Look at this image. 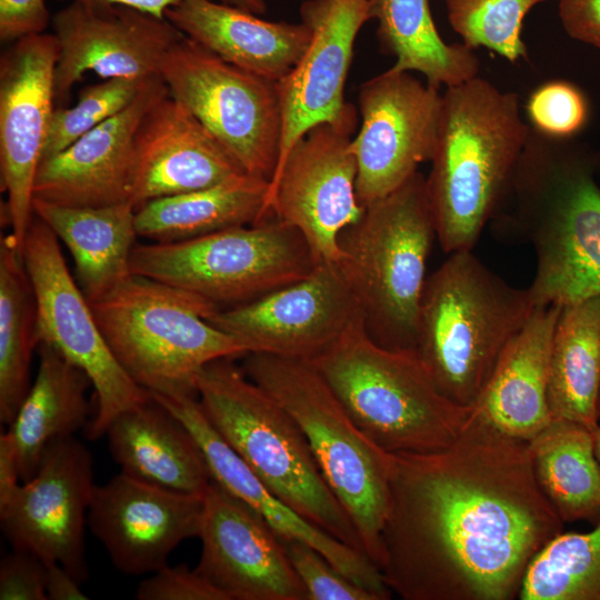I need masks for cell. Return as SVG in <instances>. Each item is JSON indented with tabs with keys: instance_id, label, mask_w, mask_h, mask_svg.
<instances>
[{
	"instance_id": "6da1fadb",
	"label": "cell",
	"mask_w": 600,
	"mask_h": 600,
	"mask_svg": "<svg viewBox=\"0 0 600 600\" xmlns=\"http://www.w3.org/2000/svg\"><path fill=\"white\" fill-rule=\"evenodd\" d=\"M563 524L538 484L528 441L472 409L449 447L390 453L379 569L404 600H511Z\"/></svg>"
},
{
	"instance_id": "7a4b0ae2",
	"label": "cell",
	"mask_w": 600,
	"mask_h": 600,
	"mask_svg": "<svg viewBox=\"0 0 600 600\" xmlns=\"http://www.w3.org/2000/svg\"><path fill=\"white\" fill-rule=\"evenodd\" d=\"M570 139L530 126L503 202H511L510 220L536 252L528 288L536 306L600 297V162Z\"/></svg>"
},
{
	"instance_id": "3957f363",
	"label": "cell",
	"mask_w": 600,
	"mask_h": 600,
	"mask_svg": "<svg viewBox=\"0 0 600 600\" xmlns=\"http://www.w3.org/2000/svg\"><path fill=\"white\" fill-rule=\"evenodd\" d=\"M529 131L517 93L480 76L446 88L426 177L437 240L446 252L471 250L497 216Z\"/></svg>"
},
{
	"instance_id": "277c9868",
	"label": "cell",
	"mask_w": 600,
	"mask_h": 600,
	"mask_svg": "<svg viewBox=\"0 0 600 600\" xmlns=\"http://www.w3.org/2000/svg\"><path fill=\"white\" fill-rule=\"evenodd\" d=\"M534 308L528 288L510 286L471 250L451 252L428 276L416 353L446 398L473 408Z\"/></svg>"
},
{
	"instance_id": "5b68a950",
	"label": "cell",
	"mask_w": 600,
	"mask_h": 600,
	"mask_svg": "<svg viewBox=\"0 0 600 600\" xmlns=\"http://www.w3.org/2000/svg\"><path fill=\"white\" fill-rule=\"evenodd\" d=\"M436 239L420 171L364 207L341 232L337 263L357 300L366 333L379 346L416 352L427 262Z\"/></svg>"
},
{
	"instance_id": "8992f818",
	"label": "cell",
	"mask_w": 600,
	"mask_h": 600,
	"mask_svg": "<svg viewBox=\"0 0 600 600\" xmlns=\"http://www.w3.org/2000/svg\"><path fill=\"white\" fill-rule=\"evenodd\" d=\"M196 388L212 427L272 493L318 528L363 552L352 521L322 477L301 429L246 376L234 358L206 364Z\"/></svg>"
},
{
	"instance_id": "52a82bcc",
	"label": "cell",
	"mask_w": 600,
	"mask_h": 600,
	"mask_svg": "<svg viewBox=\"0 0 600 600\" xmlns=\"http://www.w3.org/2000/svg\"><path fill=\"white\" fill-rule=\"evenodd\" d=\"M309 363L361 432L388 453L447 448L472 414L440 392L416 352L379 346L362 319Z\"/></svg>"
},
{
	"instance_id": "ba28073f",
	"label": "cell",
	"mask_w": 600,
	"mask_h": 600,
	"mask_svg": "<svg viewBox=\"0 0 600 600\" xmlns=\"http://www.w3.org/2000/svg\"><path fill=\"white\" fill-rule=\"evenodd\" d=\"M90 307L118 362L149 393L197 396L206 364L249 353L206 320L216 306L150 278L131 274Z\"/></svg>"
},
{
	"instance_id": "9c48e42d",
	"label": "cell",
	"mask_w": 600,
	"mask_h": 600,
	"mask_svg": "<svg viewBox=\"0 0 600 600\" xmlns=\"http://www.w3.org/2000/svg\"><path fill=\"white\" fill-rule=\"evenodd\" d=\"M241 368L294 419L322 477L352 521L363 552L379 568L389 511L390 453L361 432L309 362L249 352Z\"/></svg>"
},
{
	"instance_id": "30bf717a",
	"label": "cell",
	"mask_w": 600,
	"mask_h": 600,
	"mask_svg": "<svg viewBox=\"0 0 600 600\" xmlns=\"http://www.w3.org/2000/svg\"><path fill=\"white\" fill-rule=\"evenodd\" d=\"M319 263L302 233L273 216L176 242L136 244L132 274L197 294L220 309L297 282Z\"/></svg>"
},
{
	"instance_id": "8fae6325",
	"label": "cell",
	"mask_w": 600,
	"mask_h": 600,
	"mask_svg": "<svg viewBox=\"0 0 600 600\" xmlns=\"http://www.w3.org/2000/svg\"><path fill=\"white\" fill-rule=\"evenodd\" d=\"M160 77L248 174L272 179L282 139L278 82L238 68L183 37Z\"/></svg>"
},
{
	"instance_id": "7c38bea8",
	"label": "cell",
	"mask_w": 600,
	"mask_h": 600,
	"mask_svg": "<svg viewBox=\"0 0 600 600\" xmlns=\"http://www.w3.org/2000/svg\"><path fill=\"white\" fill-rule=\"evenodd\" d=\"M22 258L36 299L37 347H53L87 373L98 407L84 429L86 437H104L117 416L151 396L116 359L90 303L67 268L57 236L36 214L26 234Z\"/></svg>"
},
{
	"instance_id": "4fadbf2b",
	"label": "cell",
	"mask_w": 600,
	"mask_h": 600,
	"mask_svg": "<svg viewBox=\"0 0 600 600\" xmlns=\"http://www.w3.org/2000/svg\"><path fill=\"white\" fill-rule=\"evenodd\" d=\"M357 123V109L350 104L340 119L311 127L269 182L268 214L296 227L319 262H338L341 232L364 210L357 197L351 148Z\"/></svg>"
},
{
	"instance_id": "5bb4252c",
	"label": "cell",
	"mask_w": 600,
	"mask_h": 600,
	"mask_svg": "<svg viewBox=\"0 0 600 600\" xmlns=\"http://www.w3.org/2000/svg\"><path fill=\"white\" fill-rule=\"evenodd\" d=\"M358 106L361 126L351 148L358 168L357 197L364 208L397 190L431 160L442 93L412 72L390 68L361 84Z\"/></svg>"
},
{
	"instance_id": "9a60e30c",
	"label": "cell",
	"mask_w": 600,
	"mask_h": 600,
	"mask_svg": "<svg viewBox=\"0 0 600 600\" xmlns=\"http://www.w3.org/2000/svg\"><path fill=\"white\" fill-rule=\"evenodd\" d=\"M93 474L92 454L74 436L51 441L33 477L0 506L1 529L12 549L58 562L84 582L89 577L84 528Z\"/></svg>"
},
{
	"instance_id": "2e32d148",
	"label": "cell",
	"mask_w": 600,
	"mask_h": 600,
	"mask_svg": "<svg viewBox=\"0 0 600 600\" xmlns=\"http://www.w3.org/2000/svg\"><path fill=\"white\" fill-rule=\"evenodd\" d=\"M59 46L53 33L12 42L0 59V168L6 221L22 253L34 216L33 184L53 113Z\"/></svg>"
},
{
	"instance_id": "e0dca14e",
	"label": "cell",
	"mask_w": 600,
	"mask_h": 600,
	"mask_svg": "<svg viewBox=\"0 0 600 600\" xmlns=\"http://www.w3.org/2000/svg\"><path fill=\"white\" fill-rule=\"evenodd\" d=\"M249 352L311 362L359 320L360 310L337 262H319L306 278L252 302L206 318Z\"/></svg>"
},
{
	"instance_id": "ac0fdd59",
	"label": "cell",
	"mask_w": 600,
	"mask_h": 600,
	"mask_svg": "<svg viewBox=\"0 0 600 600\" xmlns=\"http://www.w3.org/2000/svg\"><path fill=\"white\" fill-rule=\"evenodd\" d=\"M59 46L57 101H64L86 72L102 79L160 76L170 49L184 34L167 18L121 6L69 4L52 17Z\"/></svg>"
},
{
	"instance_id": "d6986e66",
	"label": "cell",
	"mask_w": 600,
	"mask_h": 600,
	"mask_svg": "<svg viewBox=\"0 0 600 600\" xmlns=\"http://www.w3.org/2000/svg\"><path fill=\"white\" fill-rule=\"evenodd\" d=\"M194 570L228 600H309L279 536L242 500L211 481L203 493Z\"/></svg>"
},
{
	"instance_id": "ffe728a7",
	"label": "cell",
	"mask_w": 600,
	"mask_h": 600,
	"mask_svg": "<svg viewBox=\"0 0 600 600\" xmlns=\"http://www.w3.org/2000/svg\"><path fill=\"white\" fill-rule=\"evenodd\" d=\"M203 494L167 490L122 472L94 486L87 526L113 567L131 576L168 564L171 552L199 536Z\"/></svg>"
},
{
	"instance_id": "44dd1931",
	"label": "cell",
	"mask_w": 600,
	"mask_h": 600,
	"mask_svg": "<svg viewBox=\"0 0 600 600\" xmlns=\"http://www.w3.org/2000/svg\"><path fill=\"white\" fill-rule=\"evenodd\" d=\"M300 17L311 40L298 64L278 82L282 139L276 171L303 133L340 119L350 107L344 101L346 79L356 38L371 20L370 0H307Z\"/></svg>"
},
{
	"instance_id": "7402d4cb",
	"label": "cell",
	"mask_w": 600,
	"mask_h": 600,
	"mask_svg": "<svg viewBox=\"0 0 600 600\" xmlns=\"http://www.w3.org/2000/svg\"><path fill=\"white\" fill-rule=\"evenodd\" d=\"M151 398L172 412L193 436L212 480L259 513L279 537L312 546L342 574L378 600L391 598L392 591L380 569L367 554L308 521L264 486L212 427L197 396L151 393Z\"/></svg>"
},
{
	"instance_id": "603a6c76",
	"label": "cell",
	"mask_w": 600,
	"mask_h": 600,
	"mask_svg": "<svg viewBox=\"0 0 600 600\" xmlns=\"http://www.w3.org/2000/svg\"><path fill=\"white\" fill-rule=\"evenodd\" d=\"M167 94L160 76L149 79L122 111L43 159L33 198L68 207L130 202L137 128L144 113Z\"/></svg>"
},
{
	"instance_id": "cb8c5ba5",
	"label": "cell",
	"mask_w": 600,
	"mask_h": 600,
	"mask_svg": "<svg viewBox=\"0 0 600 600\" xmlns=\"http://www.w3.org/2000/svg\"><path fill=\"white\" fill-rule=\"evenodd\" d=\"M244 173L180 101L169 94L142 117L133 141L130 202L136 209Z\"/></svg>"
},
{
	"instance_id": "d4e9b609",
	"label": "cell",
	"mask_w": 600,
	"mask_h": 600,
	"mask_svg": "<svg viewBox=\"0 0 600 600\" xmlns=\"http://www.w3.org/2000/svg\"><path fill=\"white\" fill-rule=\"evenodd\" d=\"M166 18L222 60L276 82L293 70L311 40L303 22L268 21L213 0H187Z\"/></svg>"
},
{
	"instance_id": "484cf974",
	"label": "cell",
	"mask_w": 600,
	"mask_h": 600,
	"mask_svg": "<svg viewBox=\"0 0 600 600\" xmlns=\"http://www.w3.org/2000/svg\"><path fill=\"white\" fill-rule=\"evenodd\" d=\"M560 306H536L501 353L473 413L512 438L530 441L550 421L548 382Z\"/></svg>"
},
{
	"instance_id": "4316f807",
	"label": "cell",
	"mask_w": 600,
	"mask_h": 600,
	"mask_svg": "<svg viewBox=\"0 0 600 600\" xmlns=\"http://www.w3.org/2000/svg\"><path fill=\"white\" fill-rule=\"evenodd\" d=\"M104 437L120 472L137 480L201 496L212 481L193 436L152 398L117 416Z\"/></svg>"
},
{
	"instance_id": "83f0119b",
	"label": "cell",
	"mask_w": 600,
	"mask_h": 600,
	"mask_svg": "<svg viewBox=\"0 0 600 600\" xmlns=\"http://www.w3.org/2000/svg\"><path fill=\"white\" fill-rule=\"evenodd\" d=\"M33 213L72 254L79 287L94 302L132 273L130 256L138 236L136 208L127 201L102 207H68L33 198Z\"/></svg>"
},
{
	"instance_id": "f1b7e54d",
	"label": "cell",
	"mask_w": 600,
	"mask_h": 600,
	"mask_svg": "<svg viewBox=\"0 0 600 600\" xmlns=\"http://www.w3.org/2000/svg\"><path fill=\"white\" fill-rule=\"evenodd\" d=\"M39 367L31 387L8 426L22 482L33 477L44 448L86 429L91 381L53 347L40 343Z\"/></svg>"
},
{
	"instance_id": "f546056e",
	"label": "cell",
	"mask_w": 600,
	"mask_h": 600,
	"mask_svg": "<svg viewBox=\"0 0 600 600\" xmlns=\"http://www.w3.org/2000/svg\"><path fill=\"white\" fill-rule=\"evenodd\" d=\"M269 181L238 173L214 186L151 200L136 210V230L154 242L183 241L258 223L267 211Z\"/></svg>"
},
{
	"instance_id": "4dcf8cb0",
	"label": "cell",
	"mask_w": 600,
	"mask_h": 600,
	"mask_svg": "<svg viewBox=\"0 0 600 600\" xmlns=\"http://www.w3.org/2000/svg\"><path fill=\"white\" fill-rule=\"evenodd\" d=\"M600 297L561 306L551 344L548 406L551 419L599 426Z\"/></svg>"
},
{
	"instance_id": "1f68e13d",
	"label": "cell",
	"mask_w": 600,
	"mask_h": 600,
	"mask_svg": "<svg viewBox=\"0 0 600 600\" xmlns=\"http://www.w3.org/2000/svg\"><path fill=\"white\" fill-rule=\"evenodd\" d=\"M370 17L391 67L418 72L440 88L457 86L479 76L480 61L463 43H447L438 32L429 0H370Z\"/></svg>"
},
{
	"instance_id": "d6a6232c",
	"label": "cell",
	"mask_w": 600,
	"mask_h": 600,
	"mask_svg": "<svg viewBox=\"0 0 600 600\" xmlns=\"http://www.w3.org/2000/svg\"><path fill=\"white\" fill-rule=\"evenodd\" d=\"M538 484L561 520L600 522V464L593 430L551 421L528 441Z\"/></svg>"
},
{
	"instance_id": "836d02e7",
	"label": "cell",
	"mask_w": 600,
	"mask_h": 600,
	"mask_svg": "<svg viewBox=\"0 0 600 600\" xmlns=\"http://www.w3.org/2000/svg\"><path fill=\"white\" fill-rule=\"evenodd\" d=\"M37 307L22 253L0 239V420L9 426L26 398L36 340Z\"/></svg>"
},
{
	"instance_id": "e575fe53",
	"label": "cell",
	"mask_w": 600,
	"mask_h": 600,
	"mask_svg": "<svg viewBox=\"0 0 600 600\" xmlns=\"http://www.w3.org/2000/svg\"><path fill=\"white\" fill-rule=\"evenodd\" d=\"M518 598L600 600V522L549 541L528 566Z\"/></svg>"
},
{
	"instance_id": "d590c367",
	"label": "cell",
	"mask_w": 600,
	"mask_h": 600,
	"mask_svg": "<svg viewBox=\"0 0 600 600\" xmlns=\"http://www.w3.org/2000/svg\"><path fill=\"white\" fill-rule=\"evenodd\" d=\"M451 28L462 43L487 48L510 62L527 57L521 38L528 12L547 0H444Z\"/></svg>"
},
{
	"instance_id": "8d00e7d4",
	"label": "cell",
	"mask_w": 600,
	"mask_h": 600,
	"mask_svg": "<svg viewBox=\"0 0 600 600\" xmlns=\"http://www.w3.org/2000/svg\"><path fill=\"white\" fill-rule=\"evenodd\" d=\"M148 80L103 79L83 88L72 107L54 109L41 161L64 150L81 136L122 111Z\"/></svg>"
},
{
	"instance_id": "74e56055",
	"label": "cell",
	"mask_w": 600,
	"mask_h": 600,
	"mask_svg": "<svg viewBox=\"0 0 600 600\" xmlns=\"http://www.w3.org/2000/svg\"><path fill=\"white\" fill-rule=\"evenodd\" d=\"M531 127L553 138H571L588 120V103L572 83L550 81L537 88L527 102Z\"/></svg>"
},
{
	"instance_id": "f35d334b",
	"label": "cell",
	"mask_w": 600,
	"mask_h": 600,
	"mask_svg": "<svg viewBox=\"0 0 600 600\" xmlns=\"http://www.w3.org/2000/svg\"><path fill=\"white\" fill-rule=\"evenodd\" d=\"M279 538L309 600H378L342 574L312 546L297 539Z\"/></svg>"
},
{
	"instance_id": "ab89813d",
	"label": "cell",
	"mask_w": 600,
	"mask_h": 600,
	"mask_svg": "<svg viewBox=\"0 0 600 600\" xmlns=\"http://www.w3.org/2000/svg\"><path fill=\"white\" fill-rule=\"evenodd\" d=\"M138 600H228L226 596L186 564L162 567L137 587Z\"/></svg>"
},
{
	"instance_id": "60d3db41",
	"label": "cell",
	"mask_w": 600,
	"mask_h": 600,
	"mask_svg": "<svg viewBox=\"0 0 600 600\" xmlns=\"http://www.w3.org/2000/svg\"><path fill=\"white\" fill-rule=\"evenodd\" d=\"M0 600H48L44 562L23 550L6 554L0 562Z\"/></svg>"
},
{
	"instance_id": "b9f144b4",
	"label": "cell",
	"mask_w": 600,
	"mask_h": 600,
	"mask_svg": "<svg viewBox=\"0 0 600 600\" xmlns=\"http://www.w3.org/2000/svg\"><path fill=\"white\" fill-rule=\"evenodd\" d=\"M47 0H0V39L14 42L20 38L46 32L50 22Z\"/></svg>"
},
{
	"instance_id": "7bdbcfd3",
	"label": "cell",
	"mask_w": 600,
	"mask_h": 600,
	"mask_svg": "<svg viewBox=\"0 0 600 600\" xmlns=\"http://www.w3.org/2000/svg\"><path fill=\"white\" fill-rule=\"evenodd\" d=\"M558 13L568 36L600 51V0H558Z\"/></svg>"
},
{
	"instance_id": "ee69618b",
	"label": "cell",
	"mask_w": 600,
	"mask_h": 600,
	"mask_svg": "<svg viewBox=\"0 0 600 600\" xmlns=\"http://www.w3.org/2000/svg\"><path fill=\"white\" fill-rule=\"evenodd\" d=\"M46 592L48 600H87L88 597L80 589L78 582L58 562H44Z\"/></svg>"
},
{
	"instance_id": "f6af8a7d",
	"label": "cell",
	"mask_w": 600,
	"mask_h": 600,
	"mask_svg": "<svg viewBox=\"0 0 600 600\" xmlns=\"http://www.w3.org/2000/svg\"><path fill=\"white\" fill-rule=\"evenodd\" d=\"M20 472L12 446L7 432L0 436V506L4 504L20 486Z\"/></svg>"
},
{
	"instance_id": "bcb514c9",
	"label": "cell",
	"mask_w": 600,
	"mask_h": 600,
	"mask_svg": "<svg viewBox=\"0 0 600 600\" xmlns=\"http://www.w3.org/2000/svg\"><path fill=\"white\" fill-rule=\"evenodd\" d=\"M77 2L84 6H121L157 17L166 18V12L187 0H56Z\"/></svg>"
},
{
	"instance_id": "7dc6e473",
	"label": "cell",
	"mask_w": 600,
	"mask_h": 600,
	"mask_svg": "<svg viewBox=\"0 0 600 600\" xmlns=\"http://www.w3.org/2000/svg\"><path fill=\"white\" fill-rule=\"evenodd\" d=\"M224 4H229L253 14L260 16L267 11L266 0H219Z\"/></svg>"
},
{
	"instance_id": "c3c4849f",
	"label": "cell",
	"mask_w": 600,
	"mask_h": 600,
	"mask_svg": "<svg viewBox=\"0 0 600 600\" xmlns=\"http://www.w3.org/2000/svg\"><path fill=\"white\" fill-rule=\"evenodd\" d=\"M594 451L600 464V424L593 430Z\"/></svg>"
},
{
	"instance_id": "681fc988",
	"label": "cell",
	"mask_w": 600,
	"mask_h": 600,
	"mask_svg": "<svg viewBox=\"0 0 600 600\" xmlns=\"http://www.w3.org/2000/svg\"><path fill=\"white\" fill-rule=\"evenodd\" d=\"M598 411H599V417H600V398H599Z\"/></svg>"
}]
</instances>
